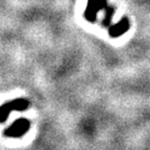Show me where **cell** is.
<instances>
[{"mask_svg": "<svg viewBox=\"0 0 150 150\" xmlns=\"http://www.w3.org/2000/svg\"><path fill=\"white\" fill-rule=\"evenodd\" d=\"M29 108V101L25 98H16L14 100L7 101L0 105V123L6 121L11 112H24Z\"/></svg>", "mask_w": 150, "mask_h": 150, "instance_id": "cell-1", "label": "cell"}, {"mask_svg": "<svg viewBox=\"0 0 150 150\" xmlns=\"http://www.w3.org/2000/svg\"><path fill=\"white\" fill-rule=\"evenodd\" d=\"M30 128V122L26 118H19L15 120L4 130V134L8 138H21L27 134Z\"/></svg>", "mask_w": 150, "mask_h": 150, "instance_id": "cell-2", "label": "cell"}, {"mask_svg": "<svg viewBox=\"0 0 150 150\" xmlns=\"http://www.w3.org/2000/svg\"><path fill=\"white\" fill-rule=\"evenodd\" d=\"M110 6H108L106 3V0H89L88 2V6L84 13V17L87 20L91 22H94L96 20L97 13L99 11H108Z\"/></svg>", "mask_w": 150, "mask_h": 150, "instance_id": "cell-3", "label": "cell"}, {"mask_svg": "<svg viewBox=\"0 0 150 150\" xmlns=\"http://www.w3.org/2000/svg\"><path fill=\"white\" fill-rule=\"evenodd\" d=\"M129 28V22L127 18H123L120 20L119 23L115 24V25H110L108 26V33H110V37H119V35H123L126 33Z\"/></svg>", "mask_w": 150, "mask_h": 150, "instance_id": "cell-4", "label": "cell"}]
</instances>
